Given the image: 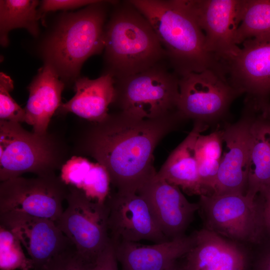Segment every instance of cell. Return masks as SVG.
I'll return each instance as SVG.
<instances>
[{
    "mask_svg": "<svg viewBox=\"0 0 270 270\" xmlns=\"http://www.w3.org/2000/svg\"><path fill=\"white\" fill-rule=\"evenodd\" d=\"M203 32L218 62L234 52L244 0H180Z\"/></svg>",
    "mask_w": 270,
    "mask_h": 270,
    "instance_id": "13",
    "label": "cell"
},
{
    "mask_svg": "<svg viewBox=\"0 0 270 270\" xmlns=\"http://www.w3.org/2000/svg\"><path fill=\"white\" fill-rule=\"evenodd\" d=\"M17 237L0 226V268L1 270H32L33 262L28 258Z\"/></svg>",
    "mask_w": 270,
    "mask_h": 270,
    "instance_id": "27",
    "label": "cell"
},
{
    "mask_svg": "<svg viewBox=\"0 0 270 270\" xmlns=\"http://www.w3.org/2000/svg\"><path fill=\"white\" fill-rule=\"evenodd\" d=\"M129 1L152 25L177 76L218 70V62L208 51L203 32L180 0Z\"/></svg>",
    "mask_w": 270,
    "mask_h": 270,
    "instance_id": "2",
    "label": "cell"
},
{
    "mask_svg": "<svg viewBox=\"0 0 270 270\" xmlns=\"http://www.w3.org/2000/svg\"><path fill=\"white\" fill-rule=\"evenodd\" d=\"M166 270H182L180 266H178L176 262L170 266Z\"/></svg>",
    "mask_w": 270,
    "mask_h": 270,
    "instance_id": "34",
    "label": "cell"
},
{
    "mask_svg": "<svg viewBox=\"0 0 270 270\" xmlns=\"http://www.w3.org/2000/svg\"><path fill=\"white\" fill-rule=\"evenodd\" d=\"M254 112V104L246 100L240 118L236 122L226 124L221 129L222 152L212 194H246Z\"/></svg>",
    "mask_w": 270,
    "mask_h": 270,
    "instance_id": "12",
    "label": "cell"
},
{
    "mask_svg": "<svg viewBox=\"0 0 270 270\" xmlns=\"http://www.w3.org/2000/svg\"><path fill=\"white\" fill-rule=\"evenodd\" d=\"M60 178L81 190L90 199L105 203L110 194V178L102 165L80 156H72L62 166Z\"/></svg>",
    "mask_w": 270,
    "mask_h": 270,
    "instance_id": "23",
    "label": "cell"
},
{
    "mask_svg": "<svg viewBox=\"0 0 270 270\" xmlns=\"http://www.w3.org/2000/svg\"><path fill=\"white\" fill-rule=\"evenodd\" d=\"M64 84L50 66L45 64L38 72L28 87V99L24 108L26 120L33 132L46 134L50 119L61 105Z\"/></svg>",
    "mask_w": 270,
    "mask_h": 270,
    "instance_id": "19",
    "label": "cell"
},
{
    "mask_svg": "<svg viewBox=\"0 0 270 270\" xmlns=\"http://www.w3.org/2000/svg\"><path fill=\"white\" fill-rule=\"evenodd\" d=\"M255 112L250 129L249 166L246 195L256 198L270 184V102L253 103Z\"/></svg>",
    "mask_w": 270,
    "mask_h": 270,
    "instance_id": "21",
    "label": "cell"
},
{
    "mask_svg": "<svg viewBox=\"0 0 270 270\" xmlns=\"http://www.w3.org/2000/svg\"><path fill=\"white\" fill-rule=\"evenodd\" d=\"M219 62L220 70L246 98L259 102L270 95V34L248 39Z\"/></svg>",
    "mask_w": 270,
    "mask_h": 270,
    "instance_id": "11",
    "label": "cell"
},
{
    "mask_svg": "<svg viewBox=\"0 0 270 270\" xmlns=\"http://www.w3.org/2000/svg\"><path fill=\"white\" fill-rule=\"evenodd\" d=\"M193 244L182 270H245L247 256L235 242L206 228L192 234Z\"/></svg>",
    "mask_w": 270,
    "mask_h": 270,
    "instance_id": "17",
    "label": "cell"
},
{
    "mask_svg": "<svg viewBox=\"0 0 270 270\" xmlns=\"http://www.w3.org/2000/svg\"><path fill=\"white\" fill-rule=\"evenodd\" d=\"M184 120L178 110L154 118L121 111L108 114L88 131L85 150L104 167L117 192L136 193L156 174V146Z\"/></svg>",
    "mask_w": 270,
    "mask_h": 270,
    "instance_id": "1",
    "label": "cell"
},
{
    "mask_svg": "<svg viewBox=\"0 0 270 270\" xmlns=\"http://www.w3.org/2000/svg\"><path fill=\"white\" fill-rule=\"evenodd\" d=\"M0 226L11 231L26 250L32 270L44 264L72 242L50 220L18 212L0 214Z\"/></svg>",
    "mask_w": 270,
    "mask_h": 270,
    "instance_id": "16",
    "label": "cell"
},
{
    "mask_svg": "<svg viewBox=\"0 0 270 270\" xmlns=\"http://www.w3.org/2000/svg\"><path fill=\"white\" fill-rule=\"evenodd\" d=\"M95 0H44L38 9L40 18L49 12L76 8L98 2Z\"/></svg>",
    "mask_w": 270,
    "mask_h": 270,
    "instance_id": "30",
    "label": "cell"
},
{
    "mask_svg": "<svg viewBox=\"0 0 270 270\" xmlns=\"http://www.w3.org/2000/svg\"><path fill=\"white\" fill-rule=\"evenodd\" d=\"M107 2L98 0L76 12L64 14L44 42L46 64L62 80H76L83 63L104 49Z\"/></svg>",
    "mask_w": 270,
    "mask_h": 270,
    "instance_id": "4",
    "label": "cell"
},
{
    "mask_svg": "<svg viewBox=\"0 0 270 270\" xmlns=\"http://www.w3.org/2000/svg\"><path fill=\"white\" fill-rule=\"evenodd\" d=\"M54 146L46 134L30 132L20 123L0 120V180L26 172L38 176L54 174Z\"/></svg>",
    "mask_w": 270,
    "mask_h": 270,
    "instance_id": "7",
    "label": "cell"
},
{
    "mask_svg": "<svg viewBox=\"0 0 270 270\" xmlns=\"http://www.w3.org/2000/svg\"><path fill=\"white\" fill-rule=\"evenodd\" d=\"M136 193L146 200L158 227L169 240L184 235L199 209L198 204L190 202L179 188L156 174Z\"/></svg>",
    "mask_w": 270,
    "mask_h": 270,
    "instance_id": "15",
    "label": "cell"
},
{
    "mask_svg": "<svg viewBox=\"0 0 270 270\" xmlns=\"http://www.w3.org/2000/svg\"><path fill=\"white\" fill-rule=\"evenodd\" d=\"M270 34V0H244L236 42Z\"/></svg>",
    "mask_w": 270,
    "mask_h": 270,
    "instance_id": "26",
    "label": "cell"
},
{
    "mask_svg": "<svg viewBox=\"0 0 270 270\" xmlns=\"http://www.w3.org/2000/svg\"><path fill=\"white\" fill-rule=\"evenodd\" d=\"M168 62L116 80L112 104L119 111L143 118H154L178 110L180 96L179 76ZM171 69V68H170Z\"/></svg>",
    "mask_w": 270,
    "mask_h": 270,
    "instance_id": "5",
    "label": "cell"
},
{
    "mask_svg": "<svg viewBox=\"0 0 270 270\" xmlns=\"http://www.w3.org/2000/svg\"><path fill=\"white\" fill-rule=\"evenodd\" d=\"M260 244L262 248L256 259L254 270H270V240L264 239Z\"/></svg>",
    "mask_w": 270,
    "mask_h": 270,
    "instance_id": "33",
    "label": "cell"
},
{
    "mask_svg": "<svg viewBox=\"0 0 270 270\" xmlns=\"http://www.w3.org/2000/svg\"><path fill=\"white\" fill-rule=\"evenodd\" d=\"M259 204L265 238L270 240V184L256 196Z\"/></svg>",
    "mask_w": 270,
    "mask_h": 270,
    "instance_id": "31",
    "label": "cell"
},
{
    "mask_svg": "<svg viewBox=\"0 0 270 270\" xmlns=\"http://www.w3.org/2000/svg\"><path fill=\"white\" fill-rule=\"evenodd\" d=\"M14 89L11 78L0 74V120L20 123L25 122L26 112L12 98L10 92Z\"/></svg>",
    "mask_w": 270,
    "mask_h": 270,
    "instance_id": "29",
    "label": "cell"
},
{
    "mask_svg": "<svg viewBox=\"0 0 270 270\" xmlns=\"http://www.w3.org/2000/svg\"><path fill=\"white\" fill-rule=\"evenodd\" d=\"M192 130L170 154L156 176L181 188L188 195H202L198 172L196 144L208 125L194 122Z\"/></svg>",
    "mask_w": 270,
    "mask_h": 270,
    "instance_id": "20",
    "label": "cell"
},
{
    "mask_svg": "<svg viewBox=\"0 0 270 270\" xmlns=\"http://www.w3.org/2000/svg\"><path fill=\"white\" fill-rule=\"evenodd\" d=\"M193 242L192 234L150 245L138 242L113 244L121 270H166L188 252Z\"/></svg>",
    "mask_w": 270,
    "mask_h": 270,
    "instance_id": "18",
    "label": "cell"
},
{
    "mask_svg": "<svg viewBox=\"0 0 270 270\" xmlns=\"http://www.w3.org/2000/svg\"><path fill=\"white\" fill-rule=\"evenodd\" d=\"M114 246L110 244L97 258L94 270H119Z\"/></svg>",
    "mask_w": 270,
    "mask_h": 270,
    "instance_id": "32",
    "label": "cell"
},
{
    "mask_svg": "<svg viewBox=\"0 0 270 270\" xmlns=\"http://www.w3.org/2000/svg\"><path fill=\"white\" fill-rule=\"evenodd\" d=\"M222 152L221 129L207 135H199L196 144V154L202 195L213 194Z\"/></svg>",
    "mask_w": 270,
    "mask_h": 270,
    "instance_id": "25",
    "label": "cell"
},
{
    "mask_svg": "<svg viewBox=\"0 0 270 270\" xmlns=\"http://www.w3.org/2000/svg\"><path fill=\"white\" fill-rule=\"evenodd\" d=\"M106 204L109 236L114 244L169 240L158 227L147 202L138 194L116 192L109 194Z\"/></svg>",
    "mask_w": 270,
    "mask_h": 270,
    "instance_id": "14",
    "label": "cell"
},
{
    "mask_svg": "<svg viewBox=\"0 0 270 270\" xmlns=\"http://www.w3.org/2000/svg\"><path fill=\"white\" fill-rule=\"evenodd\" d=\"M114 82L113 76L108 74L94 80L76 78L74 96L62 104L58 109L62 112H72L91 122H101L108 116V106L114 102Z\"/></svg>",
    "mask_w": 270,
    "mask_h": 270,
    "instance_id": "22",
    "label": "cell"
},
{
    "mask_svg": "<svg viewBox=\"0 0 270 270\" xmlns=\"http://www.w3.org/2000/svg\"><path fill=\"white\" fill-rule=\"evenodd\" d=\"M199 209L206 228L234 242L260 244L264 240L256 197L240 194L202 195Z\"/></svg>",
    "mask_w": 270,
    "mask_h": 270,
    "instance_id": "6",
    "label": "cell"
},
{
    "mask_svg": "<svg viewBox=\"0 0 270 270\" xmlns=\"http://www.w3.org/2000/svg\"><path fill=\"white\" fill-rule=\"evenodd\" d=\"M95 263L82 255L72 242L44 264L32 270H94Z\"/></svg>",
    "mask_w": 270,
    "mask_h": 270,
    "instance_id": "28",
    "label": "cell"
},
{
    "mask_svg": "<svg viewBox=\"0 0 270 270\" xmlns=\"http://www.w3.org/2000/svg\"><path fill=\"white\" fill-rule=\"evenodd\" d=\"M178 110L186 120L208 124L226 114L232 102L242 94L212 69L179 77Z\"/></svg>",
    "mask_w": 270,
    "mask_h": 270,
    "instance_id": "9",
    "label": "cell"
},
{
    "mask_svg": "<svg viewBox=\"0 0 270 270\" xmlns=\"http://www.w3.org/2000/svg\"><path fill=\"white\" fill-rule=\"evenodd\" d=\"M66 200L67 208L56 223L82 255L95 262L110 242L108 206L74 187Z\"/></svg>",
    "mask_w": 270,
    "mask_h": 270,
    "instance_id": "8",
    "label": "cell"
},
{
    "mask_svg": "<svg viewBox=\"0 0 270 270\" xmlns=\"http://www.w3.org/2000/svg\"><path fill=\"white\" fill-rule=\"evenodd\" d=\"M104 28L106 70L114 80L167 61L166 52L148 20L130 2L118 4Z\"/></svg>",
    "mask_w": 270,
    "mask_h": 270,
    "instance_id": "3",
    "label": "cell"
},
{
    "mask_svg": "<svg viewBox=\"0 0 270 270\" xmlns=\"http://www.w3.org/2000/svg\"><path fill=\"white\" fill-rule=\"evenodd\" d=\"M36 0H0V42L3 46L8 44V34L13 29L24 28L31 34H39L40 19Z\"/></svg>",
    "mask_w": 270,
    "mask_h": 270,
    "instance_id": "24",
    "label": "cell"
},
{
    "mask_svg": "<svg viewBox=\"0 0 270 270\" xmlns=\"http://www.w3.org/2000/svg\"><path fill=\"white\" fill-rule=\"evenodd\" d=\"M68 190L54 174L36 178L18 176L0 184V214L18 212L56 222Z\"/></svg>",
    "mask_w": 270,
    "mask_h": 270,
    "instance_id": "10",
    "label": "cell"
}]
</instances>
